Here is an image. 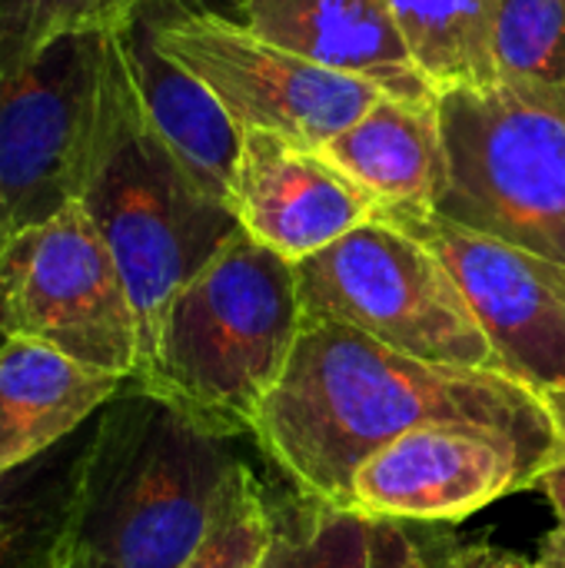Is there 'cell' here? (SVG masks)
I'll return each mask as SVG.
<instances>
[{
	"instance_id": "1",
	"label": "cell",
	"mask_w": 565,
	"mask_h": 568,
	"mask_svg": "<svg viewBox=\"0 0 565 568\" xmlns=\"http://www.w3.org/2000/svg\"><path fill=\"white\" fill-rule=\"evenodd\" d=\"M426 426L500 433L543 473L559 449L533 386L500 369L423 363L320 316H303L286 373L250 436L300 499L343 509L353 473L386 443Z\"/></svg>"
},
{
	"instance_id": "2",
	"label": "cell",
	"mask_w": 565,
	"mask_h": 568,
	"mask_svg": "<svg viewBox=\"0 0 565 568\" xmlns=\"http://www.w3.org/2000/svg\"><path fill=\"white\" fill-rule=\"evenodd\" d=\"M230 443L180 406L127 383L87 429L57 562L183 566L243 463Z\"/></svg>"
},
{
	"instance_id": "3",
	"label": "cell",
	"mask_w": 565,
	"mask_h": 568,
	"mask_svg": "<svg viewBox=\"0 0 565 568\" xmlns=\"http://www.w3.org/2000/svg\"><path fill=\"white\" fill-rule=\"evenodd\" d=\"M303 326L296 263L243 230L176 293L130 386L236 439L283 379Z\"/></svg>"
},
{
	"instance_id": "4",
	"label": "cell",
	"mask_w": 565,
	"mask_h": 568,
	"mask_svg": "<svg viewBox=\"0 0 565 568\" xmlns=\"http://www.w3.org/2000/svg\"><path fill=\"white\" fill-rule=\"evenodd\" d=\"M80 203L127 283L140 326V373L153 356L163 316L176 293L243 226L236 213L210 196L157 136L130 70Z\"/></svg>"
},
{
	"instance_id": "5",
	"label": "cell",
	"mask_w": 565,
	"mask_h": 568,
	"mask_svg": "<svg viewBox=\"0 0 565 568\" xmlns=\"http://www.w3.org/2000/svg\"><path fill=\"white\" fill-rule=\"evenodd\" d=\"M436 113L450 180L433 213L565 273V93L450 90Z\"/></svg>"
},
{
	"instance_id": "6",
	"label": "cell",
	"mask_w": 565,
	"mask_h": 568,
	"mask_svg": "<svg viewBox=\"0 0 565 568\" xmlns=\"http://www.w3.org/2000/svg\"><path fill=\"white\" fill-rule=\"evenodd\" d=\"M123 80L117 33H53L0 80V196L10 233L83 196Z\"/></svg>"
},
{
	"instance_id": "7",
	"label": "cell",
	"mask_w": 565,
	"mask_h": 568,
	"mask_svg": "<svg viewBox=\"0 0 565 568\" xmlns=\"http://www.w3.org/2000/svg\"><path fill=\"white\" fill-rule=\"evenodd\" d=\"M296 283L303 316L346 323L423 363L500 369L483 326L440 256L383 216L300 260Z\"/></svg>"
},
{
	"instance_id": "8",
	"label": "cell",
	"mask_w": 565,
	"mask_h": 568,
	"mask_svg": "<svg viewBox=\"0 0 565 568\" xmlns=\"http://www.w3.org/2000/svg\"><path fill=\"white\" fill-rule=\"evenodd\" d=\"M0 339H33L133 379L140 326L110 246L83 203L17 230L0 246Z\"/></svg>"
},
{
	"instance_id": "9",
	"label": "cell",
	"mask_w": 565,
	"mask_h": 568,
	"mask_svg": "<svg viewBox=\"0 0 565 568\" xmlns=\"http://www.w3.org/2000/svg\"><path fill=\"white\" fill-rule=\"evenodd\" d=\"M160 50L193 73L236 130H270L323 150L353 126L383 90L283 50L223 13H186L176 0H147Z\"/></svg>"
},
{
	"instance_id": "10",
	"label": "cell",
	"mask_w": 565,
	"mask_h": 568,
	"mask_svg": "<svg viewBox=\"0 0 565 568\" xmlns=\"http://www.w3.org/2000/svg\"><path fill=\"white\" fill-rule=\"evenodd\" d=\"M426 243L483 326L500 373L536 393L565 386V273L433 210H380Z\"/></svg>"
},
{
	"instance_id": "11",
	"label": "cell",
	"mask_w": 565,
	"mask_h": 568,
	"mask_svg": "<svg viewBox=\"0 0 565 568\" xmlns=\"http://www.w3.org/2000/svg\"><path fill=\"white\" fill-rule=\"evenodd\" d=\"M539 476L500 433L426 426L376 449L353 473L343 509L370 523H463L503 496L536 489Z\"/></svg>"
},
{
	"instance_id": "12",
	"label": "cell",
	"mask_w": 565,
	"mask_h": 568,
	"mask_svg": "<svg viewBox=\"0 0 565 568\" xmlns=\"http://www.w3.org/2000/svg\"><path fill=\"white\" fill-rule=\"evenodd\" d=\"M230 206L250 240L300 263L380 216V203L323 150L243 130Z\"/></svg>"
},
{
	"instance_id": "13",
	"label": "cell",
	"mask_w": 565,
	"mask_h": 568,
	"mask_svg": "<svg viewBox=\"0 0 565 568\" xmlns=\"http://www.w3.org/2000/svg\"><path fill=\"white\" fill-rule=\"evenodd\" d=\"M236 10L243 27L283 50L360 77L390 97L436 103L386 0H236Z\"/></svg>"
},
{
	"instance_id": "14",
	"label": "cell",
	"mask_w": 565,
	"mask_h": 568,
	"mask_svg": "<svg viewBox=\"0 0 565 568\" xmlns=\"http://www.w3.org/2000/svg\"><path fill=\"white\" fill-rule=\"evenodd\" d=\"M127 389L33 339H0V476L73 439Z\"/></svg>"
},
{
	"instance_id": "15",
	"label": "cell",
	"mask_w": 565,
	"mask_h": 568,
	"mask_svg": "<svg viewBox=\"0 0 565 568\" xmlns=\"http://www.w3.org/2000/svg\"><path fill=\"white\" fill-rule=\"evenodd\" d=\"M117 40L140 106L157 136L210 196L230 206L233 170L243 136L230 113L193 73H186L160 50L153 17L143 7L123 30H117Z\"/></svg>"
},
{
	"instance_id": "16",
	"label": "cell",
	"mask_w": 565,
	"mask_h": 568,
	"mask_svg": "<svg viewBox=\"0 0 565 568\" xmlns=\"http://www.w3.org/2000/svg\"><path fill=\"white\" fill-rule=\"evenodd\" d=\"M323 156L353 176L380 210H436L450 180L436 103L390 93L336 133Z\"/></svg>"
},
{
	"instance_id": "17",
	"label": "cell",
	"mask_w": 565,
	"mask_h": 568,
	"mask_svg": "<svg viewBox=\"0 0 565 568\" xmlns=\"http://www.w3.org/2000/svg\"><path fill=\"white\" fill-rule=\"evenodd\" d=\"M386 7L436 97L500 83V0H386Z\"/></svg>"
},
{
	"instance_id": "18",
	"label": "cell",
	"mask_w": 565,
	"mask_h": 568,
	"mask_svg": "<svg viewBox=\"0 0 565 568\" xmlns=\"http://www.w3.org/2000/svg\"><path fill=\"white\" fill-rule=\"evenodd\" d=\"M87 433L0 476V568H53Z\"/></svg>"
},
{
	"instance_id": "19",
	"label": "cell",
	"mask_w": 565,
	"mask_h": 568,
	"mask_svg": "<svg viewBox=\"0 0 565 568\" xmlns=\"http://www.w3.org/2000/svg\"><path fill=\"white\" fill-rule=\"evenodd\" d=\"M500 83L565 93V0H500Z\"/></svg>"
},
{
	"instance_id": "20",
	"label": "cell",
	"mask_w": 565,
	"mask_h": 568,
	"mask_svg": "<svg viewBox=\"0 0 565 568\" xmlns=\"http://www.w3.org/2000/svg\"><path fill=\"white\" fill-rule=\"evenodd\" d=\"M276 529L280 526L270 513L260 479L246 463H240L203 539L180 568H263Z\"/></svg>"
},
{
	"instance_id": "21",
	"label": "cell",
	"mask_w": 565,
	"mask_h": 568,
	"mask_svg": "<svg viewBox=\"0 0 565 568\" xmlns=\"http://www.w3.org/2000/svg\"><path fill=\"white\" fill-rule=\"evenodd\" d=\"M313 516L293 532L276 529L263 568H376V523L350 509L310 506Z\"/></svg>"
},
{
	"instance_id": "22",
	"label": "cell",
	"mask_w": 565,
	"mask_h": 568,
	"mask_svg": "<svg viewBox=\"0 0 565 568\" xmlns=\"http://www.w3.org/2000/svg\"><path fill=\"white\" fill-rule=\"evenodd\" d=\"M57 0H0V80L30 60L50 33Z\"/></svg>"
},
{
	"instance_id": "23",
	"label": "cell",
	"mask_w": 565,
	"mask_h": 568,
	"mask_svg": "<svg viewBox=\"0 0 565 568\" xmlns=\"http://www.w3.org/2000/svg\"><path fill=\"white\" fill-rule=\"evenodd\" d=\"M147 0H57L50 33H117Z\"/></svg>"
},
{
	"instance_id": "24",
	"label": "cell",
	"mask_w": 565,
	"mask_h": 568,
	"mask_svg": "<svg viewBox=\"0 0 565 568\" xmlns=\"http://www.w3.org/2000/svg\"><path fill=\"white\" fill-rule=\"evenodd\" d=\"M543 403H546L549 419H553V426H556L559 449H556L549 469L539 476L536 489L546 493V499H549V506L556 509L559 523H565V386H559V389H546V393H543Z\"/></svg>"
},
{
	"instance_id": "25",
	"label": "cell",
	"mask_w": 565,
	"mask_h": 568,
	"mask_svg": "<svg viewBox=\"0 0 565 568\" xmlns=\"http://www.w3.org/2000/svg\"><path fill=\"white\" fill-rule=\"evenodd\" d=\"M446 568H536V562H526L523 556L503 552L493 546H470V549H460L446 562Z\"/></svg>"
},
{
	"instance_id": "26",
	"label": "cell",
	"mask_w": 565,
	"mask_h": 568,
	"mask_svg": "<svg viewBox=\"0 0 565 568\" xmlns=\"http://www.w3.org/2000/svg\"><path fill=\"white\" fill-rule=\"evenodd\" d=\"M536 568H565V523H559V526L543 539V549H539Z\"/></svg>"
},
{
	"instance_id": "27",
	"label": "cell",
	"mask_w": 565,
	"mask_h": 568,
	"mask_svg": "<svg viewBox=\"0 0 565 568\" xmlns=\"http://www.w3.org/2000/svg\"><path fill=\"white\" fill-rule=\"evenodd\" d=\"M10 236V223H7V210H3V196H0V246L7 243Z\"/></svg>"
},
{
	"instance_id": "28",
	"label": "cell",
	"mask_w": 565,
	"mask_h": 568,
	"mask_svg": "<svg viewBox=\"0 0 565 568\" xmlns=\"http://www.w3.org/2000/svg\"><path fill=\"white\" fill-rule=\"evenodd\" d=\"M53 568H73V566H63V562H57V566H53Z\"/></svg>"
},
{
	"instance_id": "29",
	"label": "cell",
	"mask_w": 565,
	"mask_h": 568,
	"mask_svg": "<svg viewBox=\"0 0 565 568\" xmlns=\"http://www.w3.org/2000/svg\"><path fill=\"white\" fill-rule=\"evenodd\" d=\"M416 568H423V566H416Z\"/></svg>"
}]
</instances>
